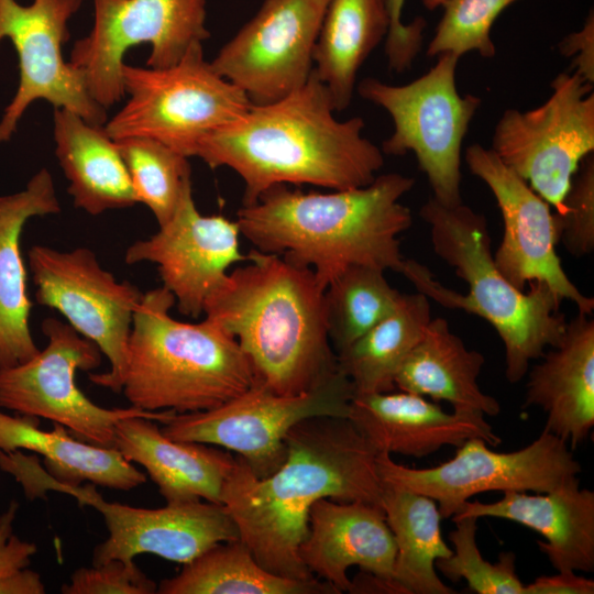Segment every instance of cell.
Listing matches in <instances>:
<instances>
[{
    "instance_id": "1",
    "label": "cell",
    "mask_w": 594,
    "mask_h": 594,
    "mask_svg": "<svg viewBox=\"0 0 594 594\" xmlns=\"http://www.w3.org/2000/svg\"><path fill=\"white\" fill-rule=\"evenodd\" d=\"M286 459L256 477L239 457L221 496L242 540L267 571L296 580L315 575L299 557L309 513L322 498L382 506L378 452L348 417L299 421L286 435Z\"/></svg>"
},
{
    "instance_id": "2",
    "label": "cell",
    "mask_w": 594,
    "mask_h": 594,
    "mask_svg": "<svg viewBox=\"0 0 594 594\" xmlns=\"http://www.w3.org/2000/svg\"><path fill=\"white\" fill-rule=\"evenodd\" d=\"M316 76L290 95L246 112L198 144L210 168L228 167L244 183L243 205L276 185L309 184L330 190L371 184L384 153L363 135L361 117L341 121Z\"/></svg>"
},
{
    "instance_id": "3",
    "label": "cell",
    "mask_w": 594,
    "mask_h": 594,
    "mask_svg": "<svg viewBox=\"0 0 594 594\" xmlns=\"http://www.w3.org/2000/svg\"><path fill=\"white\" fill-rule=\"evenodd\" d=\"M415 179L377 175L362 187L302 193L288 185L265 190L237 213L241 235L255 250L311 268L326 287L354 265L403 272L398 237L413 223L399 199Z\"/></svg>"
},
{
    "instance_id": "4",
    "label": "cell",
    "mask_w": 594,
    "mask_h": 594,
    "mask_svg": "<svg viewBox=\"0 0 594 594\" xmlns=\"http://www.w3.org/2000/svg\"><path fill=\"white\" fill-rule=\"evenodd\" d=\"M207 299L206 318L231 334L256 382L275 394L315 391L340 372L314 271L255 249Z\"/></svg>"
},
{
    "instance_id": "5",
    "label": "cell",
    "mask_w": 594,
    "mask_h": 594,
    "mask_svg": "<svg viewBox=\"0 0 594 594\" xmlns=\"http://www.w3.org/2000/svg\"><path fill=\"white\" fill-rule=\"evenodd\" d=\"M419 215L430 228L435 253L454 268L469 292L462 295L444 287L413 260H406L402 274L443 307L486 320L503 341L507 381L519 382L530 361L561 341L566 327L560 311L563 299L543 282H530L525 292L506 279L494 263L486 218L469 206L448 207L431 197Z\"/></svg>"
},
{
    "instance_id": "6",
    "label": "cell",
    "mask_w": 594,
    "mask_h": 594,
    "mask_svg": "<svg viewBox=\"0 0 594 594\" xmlns=\"http://www.w3.org/2000/svg\"><path fill=\"white\" fill-rule=\"evenodd\" d=\"M165 287L143 294L133 315L122 393L146 411L190 414L216 408L256 383L237 340L205 318L189 323L169 315Z\"/></svg>"
},
{
    "instance_id": "7",
    "label": "cell",
    "mask_w": 594,
    "mask_h": 594,
    "mask_svg": "<svg viewBox=\"0 0 594 594\" xmlns=\"http://www.w3.org/2000/svg\"><path fill=\"white\" fill-rule=\"evenodd\" d=\"M4 471L14 476L30 499L47 491L61 492L101 514L108 537L94 548L92 565L110 560L129 563L145 553L185 564L219 542L240 539L235 522L221 504L195 501L143 508L108 502L96 485L58 482L35 457L20 451L7 458Z\"/></svg>"
},
{
    "instance_id": "8",
    "label": "cell",
    "mask_w": 594,
    "mask_h": 594,
    "mask_svg": "<svg viewBox=\"0 0 594 594\" xmlns=\"http://www.w3.org/2000/svg\"><path fill=\"white\" fill-rule=\"evenodd\" d=\"M122 77L129 99L105 125L108 134L113 140L153 139L188 158L196 156L205 136L252 106L240 88L205 61L202 44L168 67L124 64Z\"/></svg>"
},
{
    "instance_id": "9",
    "label": "cell",
    "mask_w": 594,
    "mask_h": 594,
    "mask_svg": "<svg viewBox=\"0 0 594 594\" xmlns=\"http://www.w3.org/2000/svg\"><path fill=\"white\" fill-rule=\"evenodd\" d=\"M459 59L452 54L439 55L432 68L405 85L367 77L356 86L363 99L392 118L394 131L383 142V153L402 156L413 152L428 178L432 197L448 207L462 204V142L482 105L475 95L459 94Z\"/></svg>"
},
{
    "instance_id": "10",
    "label": "cell",
    "mask_w": 594,
    "mask_h": 594,
    "mask_svg": "<svg viewBox=\"0 0 594 594\" xmlns=\"http://www.w3.org/2000/svg\"><path fill=\"white\" fill-rule=\"evenodd\" d=\"M42 331L47 338L43 350L22 364L0 370V408L59 424L77 439L106 448H113L116 426L127 417L165 424L175 414L98 406L78 387L76 372L99 367L100 349L54 317L43 320Z\"/></svg>"
},
{
    "instance_id": "11",
    "label": "cell",
    "mask_w": 594,
    "mask_h": 594,
    "mask_svg": "<svg viewBox=\"0 0 594 594\" xmlns=\"http://www.w3.org/2000/svg\"><path fill=\"white\" fill-rule=\"evenodd\" d=\"M550 87L541 106L503 112L491 150L561 215L576 170L594 151V94L576 72L559 74Z\"/></svg>"
},
{
    "instance_id": "12",
    "label": "cell",
    "mask_w": 594,
    "mask_h": 594,
    "mask_svg": "<svg viewBox=\"0 0 594 594\" xmlns=\"http://www.w3.org/2000/svg\"><path fill=\"white\" fill-rule=\"evenodd\" d=\"M354 394L352 383L341 370L315 391L298 396L275 394L256 382L216 408L173 414L162 431L174 440L232 451L262 479L285 461V437L295 425L311 417H348Z\"/></svg>"
},
{
    "instance_id": "13",
    "label": "cell",
    "mask_w": 594,
    "mask_h": 594,
    "mask_svg": "<svg viewBox=\"0 0 594 594\" xmlns=\"http://www.w3.org/2000/svg\"><path fill=\"white\" fill-rule=\"evenodd\" d=\"M94 7L92 29L75 42L68 62L105 109L125 95L122 67L128 50L148 43L146 66L164 68L210 36L206 0H94Z\"/></svg>"
},
{
    "instance_id": "14",
    "label": "cell",
    "mask_w": 594,
    "mask_h": 594,
    "mask_svg": "<svg viewBox=\"0 0 594 594\" xmlns=\"http://www.w3.org/2000/svg\"><path fill=\"white\" fill-rule=\"evenodd\" d=\"M568 446L543 429L530 444L513 452H496L483 439L472 438L450 460L432 468H409L386 452H378L376 465L383 483L432 498L442 519H449L476 494L546 493L578 476L582 468Z\"/></svg>"
},
{
    "instance_id": "15",
    "label": "cell",
    "mask_w": 594,
    "mask_h": 594,
    "mask_svg": "<svg viewBox=\"0 0 594 594\" xmlns=\"http://www.w3.org/2000/svg\"><path fill=\"white\" fill-rule=\"evenodd\" d=\"M28 258L36 302L57 310L108 359L109 371L89 374L90 382L120 393L141 290L128 280H118L87 248L61 251L34 245Z\"/></svg>"
},
{
    "instance_id": "16",
    "label": "cell",
    "mask_w": 594,
    "mask_h": 594,
    "mask_svg": "<svg viewBox=\"0 0 594 594\" xmlns=\"http://www.w3.org/2000/svg\"><path fill=\"white\" fill-rule=\"evenodd\" d=\"M330 0H263L260 9L209 62L255 106L301 88Z\"/></svg>"
},
{
    "instance_id": "17",
    "label": "cell",
    "mask_w": 594,
    "mask_h": 594,
    "mask_svg": "<svg viewBox=\"0 0 594 594\" xmlns=\"http://www.w3.org/2000/svg\"><path fill=\"white\" fill-rule=\"evenodd\" d=\"M82 0H33L22 6L0 0V43L8 37L19 57L20 81L0 121V142L10 140L26 108L37 99L103 125L107 112L90 96L82 74L62 54L68 21Z\"/></svg>"
},
{
    "instance_id": "18",
    "label": "cell",
    "mask_w": 594,
    "mask_h": 594,
    "mask_svg": "<svg viewBox=\"0 0 594 594\" xmlns=\"http://www.w3.org/2000/svg\"><path fill=\"white\" fill-rule=\"evenodd\" d=\"M465 162L490 188L502 213L504 233L493 258L503 276L520 290L530 282H543L572 301L578 312L592 315L594 299L572 283L557 254L558 228L551 206L491 148L471 144Z\"/></svg>"
},
{
    "instance_id": "19",
    "label": "cell",
    "mask_w": 594,
    "mask_h": 594,
    "mask_svg": "<svg viewBox=\"0 0 594 594\" xmlns=\"http://www.w3.org/2000/svg\"><path fill=\"white\" fill-rule=\"evenodd\" d=\"M240 235L237 220L199 212L189 184L169 220L152 237L131 244L124 261L155 264L178 311L197 318L204 314L207 299L226 280L230 267L246 261L240 250Z\"/></svg>"
},
{
    "instance_id": "20",
    "label": "cell",
    "mask_w": 594,
    "mask_h": 594,
    "mask_svg": "<svg viewBox=\"0 0 594 594\" xmlns=\"http://www.w3.org/2000/svg\"><path fill=\"white\" fill-rule=\"evenodd\" d=\"M348 418L377 452L388 454L421 459L472 438L491 447L502 443L484 415L447 413L424 396L404 391L354 394Z\"/></svg>"
},
{
    "instance_id": "21",
    "label": "cell",
    "mask_w": 594,
    "mask_h": 594,
    "mask_svg": "<svg viewBox=\"0 0 594 594\" xmlns=\"http://www.w3.org/2000/svg\"><path fill=\"white\" fill-rule=\"evenodd\" d=\"M299 557L314 575L343 593L351 585V566L393 578L396 546L381 505L322 498L310 509Z\"/></svg>"
},
{
    "instance_id": "22",
    "label": "cell",
    "mask_w": 594,
    "mask_h": 594,
    "mask_svg": "<svg viewBox=\"0 0 594 594\" xmlns=\"http://www.w3.org/2000/svg\"><path fill=\"white\" fill-rule=\"evenodd\" d=\"M463 517L520 524L544 538L537 544L557 572L594 571V492L578 476L546 493L507 491L496 502L468 501L450 519Z\"/></svg>"
},
{
    "instance_id": "23",
    "label": "cell",
    "mask_w": 594,
    "mask_h": 594,
    "mask_svg": "<svg viewBox=\"0 0 594 594\" xmlns=\"http://www.w3.org/2000/svg\"><path fill=\"white\" fill-rule=\"evenodd\" d=\"M156 422L142 416L120 420L113 448L145 469L166 503L221 504L237 455L216 446L170 439Z\"/></svg>"
},
{
    "instance_id": "24",
    "label": "cell",
    "mask_w": 594,
    "mask_h": 594,
    "mask_svg": "<svg viewBox=\"0 0 594 594\" xmlns=\"http://www.w3.org/2000/svg\"><path fill=\"white\" fill-rule=\"evenodd\" d=\"M578 315L566 322L558 345L543 353L528 374L524 408L546 414L547 431L572 448L582 444L594 426V320Z\"/></svg>"
},
{
    "instance_id": "25",
    "label": "cell",
    "mask_w": 594,
    "mask_h": 594,
    "mask_svg": "<svg viewBox=\"0 0 594 594\" xmlns=\"http://www.w3.org/2000/svg\"><path fill=\"white\" fill-rule=\"evenodd\" d=\"M61 211L51 173L42 168L24 190L0 197V370L38 353L30 330L32 302L20 240L26 221Z\"/></svg>"
},
{
    "instance_id": "26",
    "label": "cell",
    "mask_w": 594,
    "mask_h": 594,
    "mask_svg": "<svg viewBox=\"0 0 594 594\" xmlns=\"http://www.w3.org/2000/svg\"><path fill=\"white\" fill-rule=\"evenodd\" d=\"M55 154L69 182L74 206L91 216L138 204L117 142L105 125L54 109Z\"/></svg>"
},
{
    "instance_id": "27",
    "label": "cell",
    "mask_w": 594,
    "mask_h": 594,
    "mask_svg": "<svg viewBox=\"0 0 594 594\" xmlns=\"http://www.w3.org/2000/svg\"><path fill=\"white\" fill-rule=\"evenodd\" d=\"M485 363L479 351L465 346L443 318H431L402 364L395 387L448 402L453 411L497 416L499 403L483 393L477 378Z\"/></svg>"
},
{
    "instance_id": "28",
    "label": "cell",
    "mask_w": 594,
    "mask_h": 594,
    "mask_svg": "<svg viewBox=\"0 0 594 594\" xmlns=\"http://www.w3.org/2000/svg\"><path fill=\"white\" fill-rule=\"evenodd\" d=\"M21 449L43 457L46 472L62 483L130 491L146 482V475L114 448L79 440L59 424L43 430L37 417L0 410V450Z\"/></svg>"
},
{
    "instance_id": "29",
    "label": "cell",
    "mask_w": 594,
    "mask_h": 594,
    "mask_svg": "<svg viewBox=\"0 0 594 594\" xmlns=\"http://www.w3.org/2000/svg\"><path fill=\"white\" fill-rule=\"evenodd\" d=\"M385 0H330L314 50V75L327 88L336 112L351 103L360 68L385 40Z\"/></svg>"
},
{
    "instance_id": "30",
    "label": "cell",
    "mask_w": 594,
    "mask_h": 594,
    "mask_svg": "<svg viewBox=\"0 0 594 594\" xmlns=\"http://www.w3.org/2000/svg\"><path fill=\"white\" fill-rule=\"evenodd\" d=\"M382 507L396 546L393 579L406 594H453L437 574L436 561L452 549L441 534L437 503L422 494L383 483Z\"/></svg>"
},
{
    "instance_id": "31",
    "label": "cell",
    "mask_w": 594,
    "mask_h": 594,
    "mask_svg": "<svg viewBox=\"0 0 594 594\" xmlns=\"http://www.w3.org/2000/svg\"><path fill=\"white\" fill-rule=\"evenodd\" d=\"M157 585L160 594H340L315 576L296 580L264 569L240 539L219 542Z\"/></svg>"
},
{
    "instance_id": "32",
    "label": "cell",
    "mask_w": 594,
    "mask_h": 594,
    "mask_svg": "<svg viewBox=\"0 0 594 594\" xmlns=\"http://www.w3.org/2000/svg\"><path fill=\"white\" fill-rule=\"evenodd\" d=\"M431 318L426 295L402 294L391 315L337 353L339 369L352 383L355 394L393 392L402 364Z\"/></svg>"
},
{
    "instance_id": "33",
    "label": "cell",
    "mask_w": 594,
    "mask_h": 594,
    "mask_svg": "<svg viewBox=\"0 0 594 594\" xmlns=\"http://www.w3.org/2000/svg\"><path fill=\"white\" fill-rule=\"evenodd\" d=\"M385 271L354 265L324 289L328 334L336 353L348 348L399 304L402 294L387 282Z\"/></svg>"
},
{
    "instance_id": "34",
    "label": "cell",
    "mask_w": 594,
    "mask_h": 594,
    "mask_svg": "<svg viewBox=\"0 0 594 594\" xmlns=\"http://www.w3.org/2000/svg\"><path fill=\"white\" fill-rule=\"evenodd\" d=\"M117 142L138 204L145 205L158 226L173 216L185 188L191 184L188 157L163 143L143 136Z\"/></svg>"
},
{
    "instance_id": "35",
    "label": "cell",
    "mask_w": 594,
    "mask_h": 594,
    "mask_svg": "<svg viewBox=\"0 0 594 594\" xmlns=\"http://www.w3.org/2000/svg\"><path fill=\"white\" fill-rule=\"evenodd\" d=\"M452 521L455 524L449 534L452 554L435 563L448 580H465L468 588L476 594H526V585L516 572L514 552H501L497 562H490L477 547V519L463 517Z\"/></svg>"
},
{
    "instance_id": "36",
    "label": "cell",
    "mask_w": 594,
    "mask_h": 594,
    "mask_svg": "<svg viewBox=\"0 0 594 594\" xmlns=\"http://www.w3.org/2000/svg\"><path fill=\"white\" fill-rule=\"evenodd\" d=\"M518 0H446L444 11L427 47V56L476 52L484 58L496 54L491 37L497 16Z\"/></svg>"
},
{
    "instance_id": "37",
    "label": "cell",
    "mask_w": 594,
    "mask_h": 594,
    "mask_svg": "<svg viewBox=\"0 0 594 594\" xmlns=\"http://www.w3.org/2000/svg\"><path fill=\"white\" fill-rule=\"evenodd\" d=\"M558 238L569 254L582 257L594 250V158L586 156L564 198V211L556 213Z\"/></svg>"
},
{
    "instance_id": "38",
    "label": "cell",
    "mask_w": 594,
    "mask_h": 594,
    "mask_svg": "<svg viewBox=\"0 0 594 594\" xmlns=\"http://www.w3.org/2000/svg\"><path fill=\"white\" fill-rule=\"evenodd\" d=\"M63 594H154L156 583L133 562L110 560L75 570Z\"/></svg>"
},
{
    "instance_id": "39",
    "label": "cell",
    "mask_w": 594,
    "mask_h": 594,
    "mask_svg": "<svg viewBox=\"0 0 594 594\" xmlns=\"http://www.w3.org/2000/svg\"><path fill=\"white\" fill-rule=\"evenodd\" d=\"M389 15V29L385 37V55L388 68L403 73L413 66L422 46L426 20L417 16L404 24L402 11L405 0H385Z\"/></svg>"
},
{
    "instance_id": "40",
    "label": "cell",
    "mask_w": 594,
    "mask_h": 594,
    "mask_svg": "<svg viewBox=\"0 0 594 594\" xmlns=\"http://www.w3.org/2000/svg\"><path fill=\"white\" fill-rule=\"evenodd\" d=\"M19 509L15 501L0 515V578L31 563L37 547L33 542L22 540L13 532V524Z\"/></svg>"
},
{
    "instance_id": "41",
    "label": "cell",
    "mask_w": 594,
    "mask_h": 594,
    "mask_svg": "<svg viewBox=\"0 0 594 594\" xmlns=\"http://www.w3.org/2000/svg\"><path fill=\"white\" fill-rule=\"evenodd\" d=\"M559 51L566 58H572L574 72L588 84H594V19L591 12L582 30L569 34L559 44Z\"/></svg>"
},
{
    "instance_id": "42",
    "label": "cell",
    "mask_w": 594,
    "mask_h": 594,
    "mask_svg": "<svg viewBox=\"0 0 594 594\" xmlns=\"http://www.w3.org/2000/svg\"><path fill=\"white\" fill-rule=\"evenodd\" d=\"M594 581L575 571H560L554 575H542L526 585V594H593Z\"/></svg>"
},
{
    "instance_id": "43",
    "label": "cell",
    "mask_w": 594,
    "mask_h": 594,
    "mask_svg": "<svg viewBox=\"0 0 594 594\" xmlns=\"http://www.w3.org/2000/svg\"><path fill=\"white\" fill-rule=\"evenodd\" d=\"M41 574L26 568L0 578V594H44Z\"/></svg>"
},
{
    "instance_id": "44",
    "label": "cell",
    "mask_w": 594,
    "mask_h": 594,
    "mask_svg": "<svg viewBox=\"0 0 594 594\" xmlns=\"http://www.w3.org/2000/svg\"><path fill=\"white\" fill-rule=\"evenodd\" d=\"M349 593L406 594L403 587L393 579L360 571L351 580Z\"/></svg>"
},
{
    "instance_id": "45",
    "label": "cell",
    "mask_w": 594,
    "mask_h": 594,
    "mask_svg": "<svg viewBox=\"0 0 594 594\" xmlns=\"http://www.w3.org/2000/svg\"><path fill=\"white\" fill-rule=\"evenodd\" d=\"M446 0H422V4L429 9V10H433L440 6L443 4Z\"/></svg>"
}]
</instances>
